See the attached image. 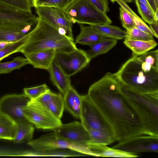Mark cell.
<instances>
[{
    "mask_svg": "<svg viewBox=\"0 0 158 158\" xmlns=\"http://www.w3.org/2000/svg\"><path fill=\"white\" fill-rule=\"evenodd\" d=\"M50 89L48 86L44 84L34 87L25 88L23 92L31 100H35Z\"/></svg>",
    "mask_w": 158,
    "mask_h": 158,
    "instance_id": "836d02e7",
    "label": "cell"
},
{
    "mask_svg": "<svg viewBox=\"0 0 158 158\" xmlns=\"http://www.w3.org/2000/svg\"><path fill=\"white\" fill-rule=\"evenodd\" d=\"M52 130L61 137L74 143L88 145L91 140L89 133L81 122L62 123Z\"/></svg>",
    "mask_w": 158,
    "mask_h": 158,
    "instance_id": "5bb4252c",
    "label": "cell"
},
{
    "mask_svg": "<svg viewBox=\"0 0 158 158\" xmlns=\"http://www.w3.org/2000/svg\"><path fill=\"white\" fill-rule=\"evenodd\" d=\"M150 27L154 33L155 36L158 38V23L155 22L149 24Z\"/></svg>",
    "mask_w": 158,
    "mask_h": 158,
    "instance_id": "8d00e7d4",
    "label": "cell"
},
{
    "mask_svg": "<svg viewBox=\"0 0 158 158\" xmlns=\"http://www.w3.org/2000/svg\"><path fill=\"white\" fill-rule=\"evenodd\" d=\"M37 22L32 12H26L0 2V41L17 40L21 32H28Z\"/></svg>",
    "mask_w": 158,
    "mask_h": 158,
    "instance_id": "5b68a950",
    "label": "cell"
},
{
    "mask_svg": "<svg viewBox=\"0 0 158 158\" xmlns=\"http://www.w3.org/2000/svg\"><path fill=\"white\" fill-rule=\"evenodd\" d=\"M120 19L123 27L127 30L135 27L128 13L123 8H119Z\"/></svg>",
    "mask_w": 158,
    "mask_h": 158,
    "instance_id": "e575fe53",
    "label": "cell"
},
{
    "mask_svg": "<svg viewBox=\"0 0 158 158\" xmlns=\"http://www.w3.org/2000/svg\"><path fill=\"white\" fill-rule=\"evenodd\" d=\"M158 8L157 9L156 12L154 14V18L156 21L158 22Z\"/></svg>",
    "mask_w": 158,
    "mask_h": 158,
    "instance_id": "b9f144b4",
    "label": "cell"
},
{
    "mask_svg": "<svg viewBox=\"0 0 158 158\" xmlns=\"http://www.w3.org/2000/svg\"><path fill=\"white\" fill-rule=\"evenodd\" d=\"M116 2L130 16L135 27L141 31L155 36L154 33L150 27L132 10L126 2L121 0H118Z\"/></svg>",
    "mask_w": 158,
    "mask_h": 158,
    "instance_id": "484cf974",
    "label": "cell"
},
{
    "mask_svg": "<svg viewBox=\"0 0 158 158\" xmlns=\"http://www.w3.org/2000/svg\"><path fill=\"white\" fill-rule=\"evenodd\" d=\"M47 71L52 83L64 96L71 86L70 77L65 73L54 60Z\"/></svg>",
    "mask_w": 158,
    "mask_h": 158,
    "instance_id": "9a60e30c",
    "label": "cell"
},
{
    "mask_svg": "<svg viewBox=\"0 0 158 158\" xmlns=\"http://www.w3.org/2000/svg\"><path fill=\"white\" fill-rule=\"evenodd\" d=\"M11 42L0 41V50Z\"/></svg>",
    "mask_w": 158,
    "mask_h": 158,
    "instance_id": "ab89813d",
    "label": "cell"
},
{
    "mask_svg": "<svg viewBox=\"0 0 158 158\" xmlns=\"http://www.w3.org/2000/svg\"><path fill=\"white\" fill-rule=\"evenodd\" d=\"M124 44L132 51V56L142 55L155 48L157 43L154 40L149 41L125 39Z\"/></svg>",
    "mask_w": 158,
    "mask_h": 158,
    "instance_id": "44dd1931",
    "label": "cell"
},
{
    "mask_svg": "<svg viewBox=\"0 0 158 158\" xmlns=\"http://www.w3.org/2000/svg\"><path fill=\"white\" fill-rule=\"evenodd\" d=\"M56 51L54 49L42 50L24 55L34 68L48 70L54 59Z\"/></svg>",
    "mask_w": 158,
    "mask_h": 158,
    "instance_id": "2e32d148",
    "label": "cell"
},
{
    "mask_svg": "<svg viewBox=\"0 0 158 158\" xmlns=\"http://www.w3.org/2000/svg\"><path fill=\"white\" fill-rule=\"evenodd\" d=\"M115 74L123 85L137 92H158V68L132 56Z\"/></svg>",
    "mask_w": 158,
    "mask_h": 158,
    "instance_id": "3957f363",
    "label": "cell"
},
{
    "mask_svg": "<svg viewBox=\"0 0 158 158\" xmlns=\"http://www.w3.org/2000/svg\"><path fill=\"white\" fill-rule=\"evenodd\" d=\"M27 143L29 146L35 150L68 149L86 156H93L88 145L70 142L60 136L54 132L45 135Z\"/></svg>",
    "mask_w": 158,
    "mask_h": 158,
    "instance_id": "ba28073f",
    "label": "cell"
},
{
    "mask_svg": "<svg viewBox=\"0 0 158 158\" xmlns=\"http://www.w3.org/2000/svg\"><path fill=\"white\" fill-rule=\"evenodd\" d=\"M37 20L36 25L29 33L26 42L19 52L24 55L48 49L68 52L77 48L74 39L60 33L44 19L38 17Z\"/></svg>",
    "mask_w": 158,
    "mask_h": 158,
    "instance_id": "7a4b0ae2",
    "label": "cell"
},
{
    "mask_svg": "<svg viewBox=\"0 0 158 158\" xmlns=\"http://www.w3.org/2000/svg\"><path fill=\"white\" fill-rule=\"evenodd\" d=\"M112 148L123 151L136 154L158 152V136L149 135L138 136L119 142Z\"/></svg>",
    "mask_w": 158,
    "mask_h": 158,
    "instance_id": "7c38bea8",
    "label": "cell"
},
{
    "mask_svg": "<svg viewBox=\"0 0 158 158\" xmlns=\"http://www.w3.org/2000/svg\"><path fill=\"white\" fill-rule=\"evenodd\" d=\"M79 24L80 32L76 38L75 43L89 46L103 37L94 25L85 26L83 24Z\"/></svg>",
    "mask_w": 158,
    "mask_h": 158,
    "instance_id": "ffe728a7",
    "label": "cell"
},
{
    "mask_svg": "<svg viewBox=\"0 0 158 158\" xmlns=\"http://www.w3.org/2000/svg\"><path fill=\"white\" fill-rule=\"evenodd\" d=\"M29 33L19 40L12 42L0 50V61L11 54L19 52L20 48L26 42Z\"/></svg>",
    "mask_w": 158,
    "mask_h": 158,
    "instance_id": "f546056e",
    "label": "cell"
},
{
    "mask_svg": "<svg viewBox=\"0 0 158 158\" xmlns=\"http://www.w3.org/2000/svg\"><path fill=\"white\" fill-rule=\"evenodd\" d=\"M65 108L73 116L80 118L81 96L71 86L63 96Z\"/></svg>",
    "mask_w": 158,
    "mask_h": 158,
    "instance_id": "ac0fdd59",
    "label": "cell"
},
{
    "mask_svg": "<svg viewBox=\"0 0 158 158\" xmlns=\"http://www.w3.org/2000/svg\"><path fill=\"white\" fill-rule=\"evenodd\" d=\"M138 1L141 3L146 6L149 9H150L152 11L147 0H138ZM152 12H153V11H152Z\"/></svg>",
    "mask_w": 158,
    "mask_h": 158,
    "instance_id": "f35d334b",
    "label": "cell"
},
{
    "mask_svg": "<svg viewBox=\"0 0 158 158\" xmlns=\"http://www.w3.org/2000/svg\"><path fill=\"white\" fill-rule=\"evenodd\" d=\"M127 35L125 39L145 41L154 40L153 35L141 31L134 27L127 30Z\"/></svg>",
    "mask_w": 158,
    "mask_h": 158,
    "instance_id": "1f68e13d",
    "label": "cell"
},
{
    "mask_svg": "<svg viewBox=\"0 0 158 158\" xmlns=\"http://www.w3.org/2000/svg\"><path fill=\"white\" fill-rule=\"evenodd\" d=\"M121 85L115 73L108 72L90 86L87 94L118 142L148 135L123 93Z\"/></svg>",
    "mask_w": 158,
    "mask_h": 158,
    "instance_id": "6da1fadb",
    "label": "cell"
},
{
    "mask_svg": "<svg viewBox=\"0 0 158 158\" xmlns=\"http://www.w3.org/2000/svg\"><path fill=\"white\" fill-rule=\"evenodd\" d=\"M29 64L27 58L21 56L15 57L11 61L5 62H0V74L8 73Z\"/></svg>",
    "mask_w": 158,
    "mask_h": 158,
    "instance_id": "f1b7e54d",
    "label": "cell"
},
{
    "mask_svg": "<svg viewBox=\"0 0 158 158\" xmlns=\"http://www.w3.org/2000/svg\"><path fill=\"white\" fill-rule=\"evenodd\" d=\"M0 2L23 11L32 12V0H0Z\"/></svg>",
    "mask_w": 158,
    "mask_h": 158,
    "instance_id": "4dcf8cb0",
    "label": "cell"
},
{
    "mask_svg": "<svg viewBox=\"0 0 158 158\" xmlns=\"http://www.w3.org/2000/svg\"><path fill=\"white\" fill-rule=\"evenodd\" d=\"M94 26L103 37L118 40L125 39L126 37V32L117 26L110 24H99Z\"/></svg>",
    "mask_w": 158,
    "mask_h": 158,
    "instance_id": "cb8c5ba5",
    "label": "cell"
},
{
    "mask_svg": "<svg viewBox=\"0 0 158 158\" xmlns=\"http://www.w3.org/2000/svg\"><path fill=\"white\" fill-rule=\"evenodd\" d=\"M121 89L148 134L158 136V92L141 93L122 84Z\"/></svg>",
    "mask_w": 158,
    "mask_h": 158,
    "instance_id": "277c9868",
    "label": "cell"
},
{
    "mask_svg": "<svg viewBox=\"0 0 158 158\" xmlns=\"http://www.w3.org/2000/svg\"><path fill=\"white\" fill-rule=\"evenodd\" d=\"M112 3H114L115 2L118 0H121L126 3H130L132 2L133 0H109Z\"/></svg>",
    "mask_w": 158,
    "mask_h": 158,
    "instance_id": "60d3db41",
    "label": "cell"
},
{
    "mask_svg": "<svg viewBox=\"0 0 158 158\" xmlns=\"http://www.w3.org/2000/svg\"><path fill=\"white\" fill-rule=\"evenodd\" d=\"M117 42V40L103 37L89 45L90 48L85 51L91 60L98 55L107 53L116 44Z\"/></svg>",
    "mask_w": 158,
    "mask_h": 158,
    "instance_id": "d6986e66",
    "label": "cell"
},
{
    "mask_svg": "<svg viewBox=\"0 0 158 158\" xmlns=\"http://www.w3.org/2000/svg\"><path fill=\"white\" fill-rule=\"evenodd\" d=\"M92 4L100 11L106 14L110 9L108 0H90Z\"/></svg>",
    "mask_w": 158,
    "mask_h": 158,
    "instance_id": "d590c367",
    "label": "cell"
},
{
    "mask_svg": "<svg viewBox=\"0 0 158 158\" xmlns=\"http://www.w3.org/2000/svg\"><path fill=\"white\" fill-rule=\"evenodd\" d=\"M64 13L73 23L94 26L112 23L106 14L99 10L90 0H76L66 9Z\"/></svg>",
    "mask_w": 158,
    "mask_h": 158,
    "instance_id": "8992f818",
    "label": "cell"
},
{
    "mask_svg": "<svg viewBox=\"0 0 158 158\" xmlns=\"http://www.w3.org/2000/svg\"><path fill=\"white\" fill-rule=\"evenodd\" d=\"M156 6L157 8H158V0H154Z\"/></svg>",
    "mask_w": 158,
    "mask_h": 158,
    "instance_id": "7bdbcfd3",
    "label": "cell"
},
{
    "mask_svg": "<svg viewBox=\"0 0 158 158\" xmlns=\"http://www.w3.org/2000/svg\"><path fill=\"white\" fill-rule=\"evenodd\" d=\"M16 123V131L13 140L14 143H27L32 140L35 130L32 124L28 121H20Z\"/></svg>",
    "mask_w": 158,
    "mask_h": 158,
    "instance_id": "7402d4cb",
    "label": "cell"
},
{
    "mask_svg": "<svg viewBox=\"0 0 158 158\" xmlns=\"http://www.w3.org/2000/svg\"><path fill=\"white\" fill-rule=\"evenodd\" d=\"M54 60L70 77L81 70L90 61L85 50L77 48L68 52L56 51Z\"/></svg>",
    "mask_w": 158,
    "mask_h": 158,
    "instance_id": "30bf717a",
    "label": "cell"
},
{
    "mask_svg": "<svg viewBox=\"0 0 158 158\" xmlns=\"http://www.w3.org/2000/svg\"><path fill=\"white\" fill-rule=\"evenodd\" d=\"M76 0H32V7L48 6L57 8L64 12Z\"/></svg>",
    "mask_w": 158,
    "mask_h": 158,
    "instance_id": "83f0119b",
    "label": "cell"
},
{
    "mask_svg": "<svg viewBox=\"0 0 158 158\" xmlns=\"http://www.w3.org/2000/svg\"><path fill=\"white\" fill-rule=\"evenodd\" d=\"M84 127L88 131L91 140L89 143H99L108 145L117 141L115 137L112 135L93 129L89 127Z\"/></svg>",
    "mask_w": 158,
    "mask_h": 158,
    "instance_id": "d4e9b609",
    "label": "cell"
},
{
    "mask_svg": "<svg viewBox=\"0 0 158 158\" xmlns=\"http://www.w3.org/2000/svg\"><path fill=\"white\" fill-rule=\"evenodd\" d=\"M23 112L27 120L37 129L52 130L62 124L60 119L35 100H31L24 108Z\"/></svg>",
    "mask_w": 158,
    "mask_h": 158,
    "instance_id": "52a82bcc",
    "label": "cell"
},
{
    "mask_svg": "<svg viewBox=\"0 0 158 158\" xmlns=\"http://www.w3.org/2000/svg\"><path fill=\"white\" fill-rule=\"evenodd\" d=\"M93 154V156L133 158L138 157L136 154L123 151L107 145L93 143L88 144Z\"/></svg>",
    "mask_w": 158,
    "mask_h": 158,
    "instance_id": "e0dca14e",
    "label": "cell"
},
{
    "mask_svg": "<svg viewBox=\"0 0 158 158\" xmlns=\"http://www.w3.org/2000/svg\"><path fill=\"white\" fill-rule=\"evenodd\" d=\"M46 106L56 117L61 119L64 108L61 94L55 93Z\"/></svg>",
    "mask_w": 158,
    "mask_h": 158,
    "instance_id": "4316f807",
    "label": "cell"
},
{
    "mask_svg": "<svg viewBox=\"0 0 158 158\" xmlns=\"http://www.w3.org/2000/svg\"><path fill=\"white\" fill-rule=\"evenodd\" d=\"M31 100L24 93L5 95L0 99V112L16 122L28 121L24 116L23 110Z\"/></svg>",
    "mask_w": 158,
    "mask_h": 158,
    "instance_id": "8fae6325",
    "label": "cell"
},
{
    "mask_svg": "<svg viewBox=\"0 0 158 158\" xmlns=\"http://www.w3.org/2000/svg\"><path fill=\"white\" fill-rule=\"evenodd\" d=\"M80 118L84 127L110 134L115 137L111 127L87 94L81 95Z\"/></svg>",
    "mask_w": 158,
    "mask_h": 158,
    "instance_id": "9c48e42d",
    "label": "cell"
},
{
    "mask_svg": "<svg viewBox=\"0 0 158 158\" xmlns=\"http://www.w3.org/2000/svg\"><path fill=\"white\" fill-rule=\"evenodd\" d=\"M16 129V122L9 117L0 112V139L13 140Z\"/></svg>",
    "mask_w": 158,
    "mask_h": 158,
    "instance_id": "603a6c76",
    "label": "cell"
},
{
    "mask_svg": "<svg viewBox=\"0 0 158 158\" xmlns=\"http://www.w3.org/2000/svg\"><path fill=\"white\" fill-rule=\"evenodd\" d=\"M139 13L144 21L149 24L158 22L156 21L154 14L152 11L140 2L138 0H135Z\"/></svg>",
    "mask_w": 158,
    "mask_h": 158,
    "instance_id": "d6a6232c",
    "label": "cell"
},
{
    "mask_svg": "<svg viewBox=\"0 0 158 158\" xmlns=\"http://www.w3.org/2000/svg\"><path fill=\"white\" fill-rule=\"evenodd\" d=\"M154 14H155L157 9L154 0H147Z\"/></svg>",
    "mask_w": 158,
    "mask_h": 158,
    "instance_id": "74e56055",
    "label": "cell"
},
{
    "mask_svg": "<svg viewBox=\"0 0 158 158\" xmlns=\"http://www.w3.org/2000/svg\"><path fill=\"white\" fill-rule=\"evenodd\" d=\"M35 8L39 17L51 24L59 31H65L67 35L73 39V23L67 17L64 11L57 8L48 6Z\"/></svg>",
    "mask_w": 158,
    "mask_h": 158,
    "instance_id": "4fadbf2b",
    "label": "cell"
}]
</instances>
